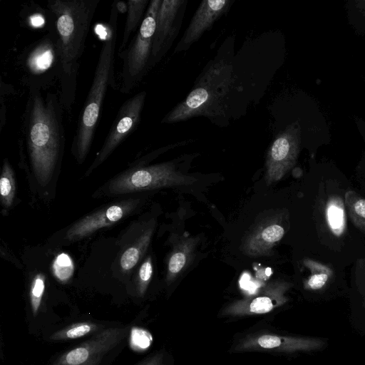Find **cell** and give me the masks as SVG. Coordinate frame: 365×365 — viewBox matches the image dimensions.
Returning <instances> with one entry per match:
<instances>
[{
	"label": "cell",
	"instance_id": "cell-1",
	"mask_svg": "<svg viewBox=\"0 0 365 365\" xmlns=\"http://www.w3.org/2000/svg\"><path fill=\"white\" fill-rule=\"evenodd\" d=\"M22 116L21 142L39 182L47 184L65 145L64 108L59 92L29 87Z\"/></svg>",
	"mask_w": 365,
	"mask_h": 365
},
{
	"label": "cell",
	"instance_id": "cell-2",
	"mask_svg": "<svg viewBox=\"0 0 365 365\" xmlns=\"http://www.w3.org/2000/svg\"><path fill=\"white\" fill-rule=\"evenodd\" d=\"M100 0H49L61 64L59 94L64 110L75 103L81 58Z\"/></svg>",
	"mask_w": 365,
	"mask_h": 365
},
{
	"label": "cell",
	"instance_id": "cell-3",
	"mask_svg": "<svg viewBox=\"0 0 365 365\" xmlns=\"http://www.w3.org/2000/svg\"><path fill=\"white\" fill-rule=\"evenodd\" d=\"M118 11L113 2L106 28V35L102 44L93 81L79 114L71 150L81 163L91 148L98 125L103 101L109 87L116 88L115 54L118 36Z\"/></svg>",
	"mask_w": 365,
	"mask_h": 365
},
{
	"label": "cell",
	"instance_id": "cell-4",
	"mask_svg": "<svg viewBox=\"0 0 365 365\" xmlns=\"http://www.w3.org/2000/svg\"><path fill=\"white\" fill-rule=\"evenodd\" d=\"M231 63L223 59L209 62L187 97L161 120L173 123L204 115H219L226 96L235 82Z\"/></svg>",
	"mask_w": 365,
	"mask_h": 365
},
{
	"label": "cell",
	"instance_id": "cell-5",
	"mask_svg": "<svg viewBox=\"0 0 365 365\" xmlns=\"http://www.w3.org/2000/svg\"><path fill=\"white\" fill-rule=\"evenodd\" d=\"M162 0L150 1L144 19L131 41L118 57L122 60L119 91L130 93L150 71L156 19Z\"/></svg>",
	"mask_w": 365,
	"mask_h": 365
},
{
	"label": "cell",
	"instance_id": "cell-6",
	"mask_svg": "<svg viewBox=\"0 0 365 365\" xmlns=\"http://www.w3.org/2000/svg\"><path fill=\"white\" fill-rule=\"evenodd\" d=\"M22 81L29 87L47 90L59 82L61 64L52 25L47 34L29 45L19 58Z\"/></svg>",
	"mask_w": 365,
	"mask_h": 365
},
{
	"label": "cell",
	"instance_id": "cell-7",
	"mask_svg": "<svg viewBox=\"0 0 365 365\" xmlns=\"http://www.w3.org/2000/svg\"><path fill=\"white\" fill-rule=\"evenodd\" d=\"M196 179L178 173L171 162L130 169L112 180L108 190L127 194L164 187L190 185Z\"/></svg>",
	"mask_w": 365,
	"mask_h": 365
},
{
	"label": "cell",
	"instance_id": "cell-8",
	"mask_svg": "<svg viewBox=\"0 0 365 365\" xmlns=\"http://www.w3.org/2000/svg\"><path fill=\"white\" fill-rule=\"evenodd\" d=\"M130 327L101 330L80 345L61 354L52 365H101L123 342Z\"/></svg>",
	"mask_w": 365,
	"mask_h": 365
},
{
	"label": "cell",
	"instance_id": "cell-9",
	"mask_svg": "<svg viewBox=\"0 0 365 365\" xmlns=\"http://www.w3.org/2000/svg\"><path fill=\"white\" fill-rule=\"evenodd\" d=\"M145 98L146 92L140 91L123 102L88 173H91L103 163L114 150L135 130L140 120Z\"/></svg>",
	"mask_w": 365,
	"mask_h": 365
},
{
	"label": "cell",
	"instance_id": "cell-10",
	"mask_svg": "<svg viewBox=\"0 0 365 365\" xmlns=\"http://www.w3.org/2000/svg\"><path fill=\"white\" fill-rule=\"evenodd\" d=\"M302 130L298 120L288 125L273 140L267 155L265 181L281 180L296 164L300 151Z\"/></svg>",
	"mask_w": 365,
	"mask_h": 365
},
{
	"label": "cell",
	"instance_id": "cell-11",
	"mask_svg": "<svg viewBox=\"0 0 365 365\" xmlns=\"http://www.w3.org/2000/svg\"><path fill=\"white\" fill-rule=\"evenodd\" d=\"M187 3L186 0H162L156 19L149 70L171 48L180 30Z\"/></svg>",
	"mask_w": 365,
	"mask_h": 365
},
{
	"label": "cell",
	"instance_id": "cell-12",
	"mask_svg": "<svg viewBox=\"0 0 365 365\" xmlns=\"http://www.w3.org/2000/svg\"><path fill=\"white\" fill-rule=\"evenodd\" d=\"M325 344L324 339L317 337L282 336L262 333L247 336L234 349L237 351H272L290 354L319 350Z\"/></svg>",
	"mask_w": 365,
	"mask_h": 365
},
{
	"label": "cell",
	"instance_id": "cell-13",
	"mask_svg": "<svg viewBox=\"0 0 365 365\" xmlns=\"http://www.w3.org/2000/svg\"><path fill=\"white\" fill-rule=\"evenodd\" d=\"M291 287L292 284L285 281L272 282L255 297L235 301L226 307L222 311V315L245 316L267 314L287 302L288 298L285 294Z\"/></svg>",
	"mask_w": 365,
	"mask_h": 365
},
{
	"label": "cell",
	"instance_id": "cell-14",
	"mask_svg": "<svg viewBox=\"0 0 365 365\" xmlns=\"http://www.w3.org/2000/svg\"><path fill=\"white\" fill-rule=\"evenodd\" d=\"M138 204V200L128 199L107 205L77 221L66 237L70 240L81 239L101 228L110 226L130 215Z\"/></svg>",
	"mask_w": 365,
	"mask_h": 365
},
{
	"label": "cell",
	"instance_id": "cell-15",
	"mask_svg": "<svg viewBox=\"0 0 365 365\" xmlns=\"http://www.w3.org/2000/svg\"><path fill=\"white\" fill-rule=\"evenodd\" d=\"M232 0H203L195 11L174 52L187 51L231 8Z\"/></svg>",
	"mask_w": 365,
	"mask_h": 365
},
{
	"label": "cell",
	"instance_id": "cell-16",
	"mask_svg": "<svg viewBox=\"0 0 365 365\" xmlns=\"http://www.w3.org/2000/svg\"><path fill=\"white\" fill-rule=\"evenodd\" d=\"M284 235V229L279 224L273 222L261 225L250 235L244 248L249 255H267L269 249L278 242Z\"/></svg>",
	"mask_w": 365,
	"mask_h": 365
},
{
	"label": "cell",
	"instance_id": "cell-17",
	"mask_svg": "<svg viewBox=\"0 0 365 365\" xmlns=\"http://www.w3.org/2000/svg\"><path fill=\"white\" fill-rule=\"evenodd\" d=\"M127 3V15L123 32L121 43L118 53L122 52L128 46L131 34L140 27L150 1L148 0H129Z\"/></svg>",
	"mask_w": 365,
	"mask_h": 365
},
{
	"label": "cell",
	"instance_id": "cell-18",
	"mask_svg": "<svg viewBox=\"0 0 365 365\" xmlns=\"http://www.w3.org/2000/svg\"><path fill=\"white\" fill-rule=\"evenodd\" d=\"M195 241L190 239L182 242L170 256L168 264L166 280L172 282L184 269L192 253Z\"/></svg>",
	"mask_w": 365,
	"mask_h": 365
},
{
	"label": "cell",
	"instance_id": "cell-19",
	"mask_svg": "<svg viewBox=\"0 0 365 365\" xmlns=\"http://www.w3.org/2000/svg\"><path fill=\"white\" fill-rule=\"evenodd\" d=\"M153 232V227L147 229L123 252L120 259V264L123 271L132 269L138 262L150 244Z\"/></svg>",
	"mask_w": 365,
	"mask_h": 365
},
{
	"label": "cell",
	"instance_id": "cell-20",
	"mask_svg": "<svg viewBox=\"0 0 365 365\" xmlns=\"http://www.w3.org/2000/svg\"><path fill=\"white\" fill-rule=\"evenodd\" d=\"M344 204L351 222L365 233V199L349 190L344 195Z\"/></svg>",
	"mask_w": 365,
	"mask_h": 365
},
{
	"label": "cell",
	"instance_id": "cell-21",
	"mask_svg": "<svg viewBox=\"0 0 365 365\" xmlns=\"http://www.w3.org/2000/svg\"><path fill=\"white\" fill-rule=\"evenodd\" d=\"M347 21L354 31L365 36V0H351L344 4Z\"/></svg>",
	"mask_w": 365,
	"mask_h": 365
},
{
	"label": "cell",
	"instance_id": "cell-22",
	"mask_svg": "<svg viewBox=\"0 0 365 365\" xmlns=\"http://www.w3.org/2000/svg\"><path fill=\"white\" fill-rule=\"evenodd\" d=\"M16 192L14 173L7 159H4L0 178V193L5 208L11 206Z\"/></svg>",
	"mask_w": 365,
	"mask_h": 365
},
{
	"label": "cell",
	"instance_id": "cell-23",
	"mask_svg": "<svg viewBox=\"0 0 365 365\" xmlns=\"http://www.w3.org/2000/svg\"><path fill=\"white\" fill-rule=\"evenodd\" d=\"M304 264L312 270V274L304 282V289L310 291L323 289L328 283L331 274V269L312 260H307Z\"/></svg>",
	"mask_w": 365,
	"mask_h": 365
},
{
	"label": "cell",
	"instance_id": "cell-24",
	"mask_svg": "<svg viewBox=\"0 0 365 365\" xmlns=\"http://www.w3.org/2000/svg\"><path fill=\"white\" fill-rule=\"evenodd\" d=\"M100 325L91 322H78L58 330L51 335L53 341L73 339L97 331Z\"/></svg>",
	"mask_w": 365,
	"mask_h": 365
},
{
	"label": "cell",
	"instance_id": "cell-25",
	"mask_svg": "<svg viewBox=\"0 0 365 365\" xmlns=\"http://www.w3.org/2000/svg\"><path fill=\"white\" fill-rule=\"evenodd\" d=\"M327 222L331 231L341 235L344 228V205L339 198H331L327 207Z\"/></svg>",
	"mask_w": 365,
	"mask_h": 365
},
{
	"label": "cell",
	"instance_id": "cell-26",
	"mask_svg": "<svg viewBox=\"0 0 365 365\" xmlns=\"http://www.w3.org/2000/svg\"><path fill=\"white\" fill-rule=\"evenodd\" d=\"M52 271L56 278L61 282H67L74 272V264L71 257L66 253H61L53 262Z\"/></svg>",
	"mask_w": 365,
	"mask_h": 365
},
{
	"label": "cell",
	"instance_id": "cell-27",
	"mask_svg": "<svg viewBox=\"0 0 365 365\" xmlns=\"http://www.w3.org/2000/svg\"><path fill=\"white\" fill-rule=\"evenodd\" d=\"M44 291L45 276L42 273H38L31 281L29 291L31 307L34 316H36L38 312Z\"/></svg>",
	"mask_w": 365,
	"mask_h": 365
},
{
	"label": "cell",
	"instance_id": "cell-28",
	"mask_svg": "<svg viewBox=\"0 0 365 365\" xmlns=\"http://www.w3.org/2000/svg\"><path fill=\"white\" fill-rule=\"evenodd\" d=\"M130 346L135 351H145L153 342L152 334L146 329L133 327L130 331Z\"/></svg>",
	"mask_w": 365,
	"mask_h": 365
},
{
	"label": "cell",
	"instance_id": "cell-29",
	"mask_svg": "<svg viewBox=\"0 0 365 365\" xmlns=\"http://www.w3.org/2000/svg\"><path fill=\"white\" fill-rule=\"evenodd\" d=\"M153 274L151 257H148L140 265L138 274L137 290L140 296H143L150 283Z\"/></svg>",
	"mask_w": 365,
	"mask_h": 365
},
{
	"label": "cell",
	"instance_id": "cell-30",
	"mask_svg": "<svg viewBox=\"0 0 365 365\" xmlns=\"http://www.w3.org/2000/svg\"><path fill=\"white\" fill-rule=\"evenodd\" d=\"M354 275L356 283L361 292L365 294V258L358 259L356 262Z\"/></svg>",
	"mask_w": 365,
	"mask_h": 365
},
{
	"label": "cell",
	"instance_id": "cell-31",
	"mask_svg": "<svg viewBox=\"0 0 365 365\" xmlns=\"http://www.w3.org/2000/svg\"><path fill=\"white\" fill-rule=\"evenodd\" d=\"M136 365H166L162 354H155L150 356Z\"/></svg>",
	"mask_w": 365,
	"mask_h": 365
},
{
	"label": "cell",
	"instance_id": "cell-32",
	"mask_svg": "<svg viewBox=\"0 0 365 365\" xmlns=\"http://www.w3.org/2000/svg\"><path fill=\"white\" fill-rule=\"evenodd\" d=\"M354 121L360 134L365 141V120L359 117H356Z\"/></svg>",
	"mask_w": 365,
	"mask_h": 365
},
{
	"label": "cell",
	"instance_id": "cell-33",
	"mask_svg": "<svg viewBox=\"0 0 365 365\" xmlns=\"http://www.w3.org/2000/svg\"><path fill=\"white\" fill-rule=\"evenodd\" d=\"M116 7L118 13H123L127 11V3L124 1H116Z\"/></svg>",
	"mask_w": 365,
	"mask_h": 365
}]
</instances>
